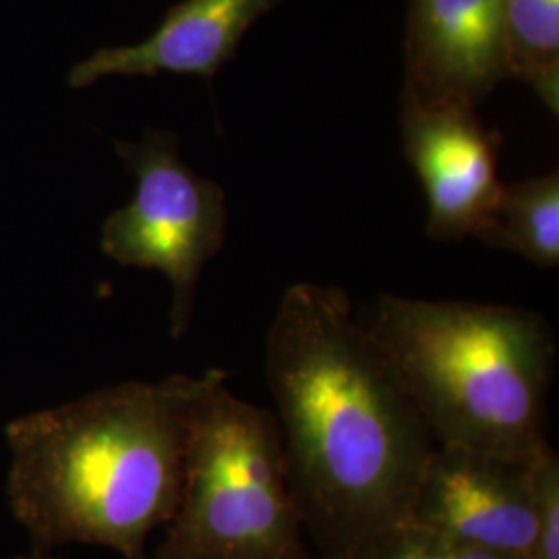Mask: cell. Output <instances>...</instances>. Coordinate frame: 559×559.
<instances>
[{
  "label": "cell",
  "instance_id": "6da1fadb",
  "mask_svg": "<svg viewBox=\"0 0 559 559\" xmlns=\"http://www.w3.org/2000/svg\"><path fill=\"white\" fill-rule=\"evenodd\" d=\"M265 380L307 539L323 558H359L408 519L436 441L338 286L284 290Z\"/></svg>",
  "mask_w": 559,
  "mask_h": 559
},
{
  "label": "cell",
  "instance_id": "7a4b0ae2",
  "mask_svg": "<svg viewBox=\"0 0 559 559\" xmlns=\"http://www.w3.org/2000/svg\"><path fill=\"white\" fill-rule=\"evenodd\" d=\"M214 371L127 381L7 423V501L32 549L147 559L177 508L189 420Z\"/></svg>",
  "mask_w": 559,
  "mask_h": 559
},
{
  "label": "cell",
  "instance_id": "3957f363",
  "mask_svg": "<svg viewBox=\"0 0 559 559\" xmlns=\"http://www.w3.org/2000/svg\"><path fill=\"white\" fill-rule=\"evenodd\" d=\"M443 448L533 460L549 445L556 336L508 305L380 295L360 318Z\"/></svg>",
  "mask_w": 559,
  "mask_h": 559
},
{
  "label": "cell",
  "instance_id": "277c9868",
  "mask_svg": "<svg viewBox=\"0 0 559 559\" xmlns=\"http://www.w3.org/2000/svg\"><path fill=\"white\" fill-rule=\"evenodd\" d=\"M154 559H316L274 413L216 369L193 406L179 501Z\"/></svg>",
  "mask_w": 559,
  "mask_h": 559
},
{
  "label": "cell",
  "instance_id": "5b68a950",
  "mask_svg": "<svg viewBox=\"0 0 559 559\" xmlns=\"http://www.w3.org/2000/svg\"><path fill=\"white\" fill-rule=\"evenodd\" d=\"M115 150L135 177V195L104 222L102 251L120 265L166 276L170 336L180 340L191 325L203 270L226 239V193L182 162L170 131L147 129L140 141H115Z\"/></svg>",
  "mask_w": 559,
  "mask_h": 559
},
{
  "label": "cell",
  "instance_id": "8992f818",
  "mask_svg": "<svg viewBox=\"0 0 559 559\" xmlns=\"http://www.w3.org/2000/svg\"><path fill=\"white\" fill-rule=\"evenodd\" d=\"M539 456L503 459L436 445L404 522L496 556L533 559Z\"/></svg>",
  "mask_w": 559,
  "mask_h": 559
},
{
  "label": "cell",
  "instance_id": "52a82bcc",
  "mask_svg": "<svg viewBox=\"0 0 559 559\" xmlns=\"http://www.w3.org/2000/svg\"><path fill=\"white\" fill-rule=\"evenodd\" d=\"M400 131L406 160L427 198L429 237H477L503 187L500 135L480 122L473 106L420 100L406 92L400 98Z\"/></svg>",
  "mask_w": 559,
  "mask_h": 559
},
{
  "label": "cell",
  "instance_id": "ba28073f",
  "mask_svg": "<svg viewBox=\"0 0 559 559\" xmlns=\"http://www.w3.org/2000/svg\"><path fill=\"white\" fill-rule=\"evenodd\" d=\"M508 80L501 0H408L402 92L477 108Z\"/></svg>",
  "mask_w": 559,
  "mask_h": 559
},
{
  "label": "cell",
  "instance_id": "9c48e42d",
  "mask_svg": "<svg viewBox=\"0 0 559 559\" xmlns=\"http://www.w3.org/2000/svg\"><path fill=\"white\" fill-rule=\"evenodd\" d=\"M282 0H180L156 32L138 44L100 48L67 75L71 90L106 78L193 75L214 80L235 59L245 34Z\"/></svg>",
  "mask_w": 559,
  "mask_h": 559
},
{
  "label": "cell",
  "instance_id": "30bf717a",
  "mask_svg": "<svg viewBox=\"0 0 559 559\" xmlns=\"http://www.w3.org/2000/svg\"><path fill=\"white\" fill-rule=\"evenodd\" d=\"M496 249L554 270L559 263V175L503 185L496 207L475 237Z\"/></svg>",
  "mask_w": 559,
  "mask_h": 559
},
{
  "label": "cell",
  "instance_id": "8fae6325",
  "mask_svg": "<svg viewBox=\"0 0 559 559\" xmlns=\"http://www.w3.org/2000/svg\"><path fill=\"white\" fill-rule=\"evenodd\" d=\"M512 80L559 115V0H501Z\"/></svg>",
  "mask_w": 559,
  "mask_h": 559
},
{
  "label": "cell",
  "instance_id": "7c38bea8",
  "mask_svg": "<svg viewBox=\"0 0 559 559\" xmlns=\"http://www.w3.org/2000/svg\"><path fill=\"white\" fill-rule=\"evenodd\" d=\"M357 559H510L402 522L373 540Z\"/></svg>",
  "mask_w": 559,
  "mask_h": 559
},
{
  "label": "cell",
  "instance_id": "4fadbf2b",
  "mask_svg": "<svg viewBox=\"0 0 559 559\" xmlns=\"http://www.w3.org/2000/svg\"><path fill=\"white\" fill-rule=\"evenodd\" d=\"M533 559H559V459L547 445L537 462V543Z\"/></svg>",
  "mask_w": 559,
  "mask_h": 559
},
{
  "label": "cell",
  "instance_id": "5bb4252c",
  "mask_svg": "<svg viewBox=\"0 0 559 559\" xmlns=\"http://www.w3.org/2000/svg\"><path fill=\"white\" fill-rule=\"evenodd\" d=\"M9 559H60L55 556V551H38V549H29L27 554H20Z\"/></svg>",
  "mask_w": 559,
  "mask_h": 559
},
{
  "label": "cell",
  "instance_id": "9a60e30c",
  "mask_svg": "<svg viewBox=\"0 0 559 559\" xmlns=\"http://www.w3.org/2000/svg\"><path fill=\"white\" fill-rule=\"evenodd\" d=\"M316 559H332V558H323V556H316Z\"/></svg>",
  "mask_w": 559,
  "mask_h": 559
}]
</instances>
